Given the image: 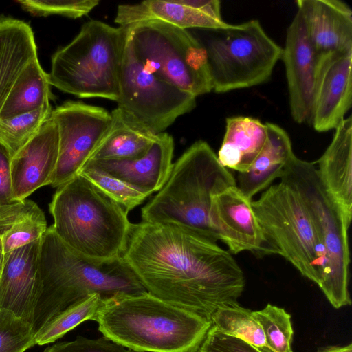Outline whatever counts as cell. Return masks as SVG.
<instances>
[{
	"label": "cell",
	"mask_w": 352,
	"mask_h": 352,
	"mask_svg": "<svg viewBox=\"0 0 352 352\" xmlns=\"http://www.w3.org/2000/svg\"><path fill=\"white\" fill-rule=\"evenodd\" d=\"M196 98L147 70L136 57L126 35L116 102L129 122L160 134L177 118L190 112L196 106Z\"/></svg>",
	"instance_id": "8fae6325"
},
{
	"label": "cell",
	"mask_w": 352,
	"mask_h": 352,
	"mask_svg": "<svg viewBox=\"0 0 352 352\" xmlns=\"http://www.w3.org/2000/svg\"><path fill=\"white\" fill-rule=\"evenodd\" d=\"M48 74L37 58L30 63L14 82L0 110L7 119L37 110L50 103Z\"/></svg>",
	"instance_id": "4316f807"
},
{
	"label": "cell",
	"mask_w": 352,
	"mask_h": 352,
	"mask_svg": "<svg viewBox=\"0 0 352 352\" xmlns=\"http://www.w3.org/2000/svg\"><path fill=\"white\" fill-rule=\"evenodd\" d=\"M41 288L32 326L36 333L71 305L92 294L102 300L147 292L121 257L99 263L76 253L47 228L41 239Z\"/></svg>",
	"instance_id": "7a4b0ae2"
},
{
	"label": "cell",
	"mask_w": 352,
	"mask_h": 352,
	"mask_svg": "<svg viewBox=\"0 0 352 352\" xmlns=\"http://www.w3.org/2000/svg\"><path fill=\"white\" fill-rule=\"evenodd\" d=\"M126 27L89 20L52 56L50 85L79 98L117 101L126 45Z\"/></svg>",
	"instance_id": "8992f818"
},
{
	"label": "cell",
	"mask_w": 352,
	"mask_h": 352,
	"mask_svg": "<svg viewBox=\"0 0 352 352\" xmlns=\"http://www.w3.org/2000/svg\"><path fill=\"white\" fill-rule=\"evenodd\" d=\"M3 255H4V254L3 252V249H2L1 243L0 241V273H1V271L2 269V265H3Z\"/></svg>",
	"instance_id": "ab89813d"
},
{
	"label": "cell",
	"mask_w": 352,
	"mask_h": 352,
	"mask_svg": "<svg viewBox=\"0 0 352 352\" xmlns=\"http://www.w3.org/2000/svg\"><path fill=\"white\" fill-rule=\"evenodd\" d=\"M281 60L285 68L292 118L298 124L309 122L318 56L298 11L287 29Z\"/></svg>",
	"instance_id": "9a60e30c"
},
{
	"label": "cell",
	"mask_w": 352,
	"mask_h": 352,
	"mask_svg": "<svg viewBox=\"0 0 352 352\" xmlns=\"http://www.w3.org/2000/svg\"><path fill=\"white\" fill-rule=\"evenodd\" d=\"M93 320L103 336L135 352H197L212 325L148 292L102 300Z\"/></svg>",
	"instance_id": "3957f363"
},
{
	"label": "cell",
	"mask_w": 352,
	"mask_h": 352,
	"mask_svg": "<svg viewBox=\"0 0 352 352\" xmlns=\"http://www.w3.org/2000/svg\"><path fill=\"white\" fill-rule=\"evenodd\" d=\"M265 124L267 139L262 150L250 168L237 175L236 186L250 199L280 178L294 155L288 133L276 124Z\"/></svg>",
	"instance_id": "44dd1931"
},
{
	"label": "cell",
	"mask_w": 352,
	"mask_h": 352,
	"mask_svg": "<svg viewBox=\"0 0 352 352\" xmlns=\"http://www.w3.org/2000/svg\"><path fill=\"white\" fill-rule=\"evenodd\" d=\"M352 104V50L318 56L309 122L318 132L335 129Z\"/></svg>",
	"instance_id": "5bb4252c"
},
{
	"label": "cell",
	"mask_w": 352,
	"mask_h": 352,
	"mask_svg": "<svg viewBox=\"0 0 352 352\" xmlns=\"http://www.w3.org/2000/svg\"><path fill=\"white\" fill-rule=\"evenodd\" d=\"M280 179L298 193L324 248L327 267L320 288L336 309L351 305L350 226L342 210L324 186L314 163L294 155Z\"/></svg>",
	"instance_id": "ba28073f"
},
{
	"label": "cell",
	"mask_w": 352,
	"mask_h": 352,
	"mask_svg": "<svg viewBox=\"0 0 352 352\" xmlns=\"http://www.w3.org/2000/svg\"><path fill=\"white\" fill-rule=\"evenodd\" d=\"M47 229L43 210L32 200L0 206V241L3 254L41 239Z\"/></svg>",
	"instance_id": "d4e9b609"
},
{
	"label": "cell",
	"mask_w": 352,
	"mask_h": 352,
	"mask_svg": "<svg viewBox=\"0 0 352 352\" xmlns=\"http://www.w3.org/2000/svg\"><path fill=\"white\" fill-rule=\"evenodd\" d=\"M261 324L268 346L275 352H293L294 331L291 315L283 308L267 304L260 311H252Z\"/></svg>",
	"instance_id": "4dcf8cb0"
},
{
	"label": "cell",
	"mask_w": 352,
	"mask_h": 352,
	"mask_svg": "<svg viewBox=\"0 0 352 352\" xmlns=\"http://www.w3.org/2000/svg\"><path fill=\"white\" fill-rule=\"evenodd\" d=\"M159 21L181 29H224L230 23L216 19L197 10L178 3L176 0H148L118 6L115 22L125 27L133 23Z\"/></svg>",
	"instance_id": "7402d4cb"
},
{
	"label": "cell",
	"mask_w": 352,
	"mask_h": 352,
	"mask_svg": "<svg viewBox=\"0 0 352 352\" xmlns=\"http://www.w3.org/2000/svg\"><path fill=\"white\" fill-rule=\"evenodd\" d=\"M78 174L87 178L129 212L141 204L148 197L146 194L89 162L85 164Z\"/></svg>",
	"instance_id": "1f68e13d"
},
{
	"label": "cell",
	"mask_w": 352,
	"mask_h": 352,
	"mask_svg": "<svg viewBox=\"0 0 352 352\" xmlns=\"http://www.w3.org/2000/svg\"><path fill=\"white\" fill-rule=\"evenodd\" d=\"M43 352H135L104 336L89 339L78 336L75 340L61 342L47 347Z\"/></svg>",
	"instance_id": "e575fe53"
},
{
	"label": "cell",
	"mask_w": 352,
	"mask_h": 352,
	"mask_svg": "<svg viewBox=\"0 0 352 352\" xmlns=\"http://www.w3.org/2000/svg\"><path fill=\"white\" fill-rule=\"evenodd\" d=\"M318 173L342 210L347 223L352 219V117L335 129L330 144L318 160Z\"/></svg>",
	"instance_id": "ffe728a7"
},
{
	"label": "cell",
	"mask_w": 352,
	"mask_h": 352,
	"mask_svg": "<svg viewBox=\"0 0 352 352\" xmlns=\"http://www.w3.org/2000/svg\"><path fill=\"white\" fill-rule=\"evenodd\" d=\"M17 3L25 11L34 16H47L59 14L76 19L89 13L96 7L98 0H19Z\"/></svg>",
	"instance_id": "836d02e7"
},
{
	"label": "cell",
	"mask_w": 352,
	"mask_h": 352,
	"mask_svg": "<svg viewBox=\"0 0 352 352\" xmlns=\"http://www.w3.org/2000/svg\"><path fill=\"white\" fill-rule=\"evenodd\" d=\"M58 238L79 255L104 263L121 258L131 224L129 211L77 175L57 188L49 205Z\"/></svg>",
	"instance_id": "5b68a950"
},
{
	"label": "cell",
	"mask_w": 352,
	"mask_h": 352,
	"mask_svg": "<svg viewBox=\"0 0 352 352\" xmlns=\"http://www.w3.org/2000/svg\"><path fill=\"white\" fill-rule=\"evenodd\" d=\"M210 320L221 333L240 338L261 352H275L268 346L263 329L252 311L238 303L219 308Z\"/></svg>",
	"instance_id": "83f0119b"
},
{
	"label": "cell",
	"mask_w": 352,
	"mask_h": 352,
	"mask_svg": "<svg viewBox=\"0 0 352 352\" xmlns=\"http://www.w3.org/2000/svg\"><path fill=\"white\" fill-rule=\"evenodd\" d=\"M308 38L317 56L352 50V10L340 0H298Z\"/></svg>",
	"instance_id": "ac0fdd59"
},
{
	"label": "cell",
	"mask_w": 352,
	"mask_h": 352,
	"mask_svg": "<svg viewBox=\"0 0 352 352\" xmlns=\"http://www.w3.org/2000/svg\"><path fill=\"white\" fill-rule=\"evenodd\" d=\"M236 182L205 141L192 144L173 164L169 177L141 209L143 222L172 226L213 242L210 220L212 196Z\"/></svg>",
	"instance_id": "277c9868"
},
{
	"label": "cell",
	"mask_w": 352,
	"mask_h": 352,
	"mask_svg": "<svg viewBox=\"0 0 352 352\" xmlns=\"http://www.w3.org/2000/svg\"><path fill=\"white\" fill-rule=\"evenodd\" d=\"M197 352H261L244 340L219 331L212 325Z\"/></svg>",
	"instance_id": "d590c367"
},
{
	"label": "cell",
	"mask_w": 352,
	"mask_h": 352,
	"mask_svg": "<svg viewBox=\"0 0 352 352\" xmlns=\"http://www.w3.org/2000/svg\"><path fill=\"white\" fill-rule=\"evenodd\" d=\"M125 27L136 57L150 72L195 97L212 91L205 49L187 30L159 21Z\"/></svg>",
	"instance_id": "9c48e42d"
},
{
	"label": "cell",
	"mask_w": 352,
	"mask_h": 352,
	"mask_svg": "<svg viewBox=\"0 0 352 352\" xmlns=\"http://www.w3.org/2000/svg\"><path fill=\"white\" fill-rule=\"evenodd\" d=\"M122 258L148 292L210 320L245 285L228 250L175 226L131 223Z\"/></svg>",
	"instance_id": "6da1fadb"
},
{
	"label": "cell",
	"mask_w": 352,
	"mask_h": 352,
	"mask_svg": "<svg viewBox=\"0 0 352 352\" xmlns=\"http://www.w3.org/2000/svg\"><path fill=\"white\" fill-rule=\"evenodd\" d=\"M102 300L99 294H92L69 307L36 333V344L52 343L82 322L93 320Z\"/></svg>",
	"instance_id": "f1b7e54d"
},
{
	"label": "cell",
	"mask_w": 352,
	"mask_h": 352,
	"mask_svg": "<svg viewBox=\"0 0 352 352\" xmlns=\"http://www.w3.org/2000/svg\"><path fill=\"white\" fill-rule=\"evenodd\" d=\"M52 112L50 103L7 119H0V145L13 157L38 133Z\"/></svg>",
	"instance_id": "f546056e"
},
{
	"label": "cell",
	"mask_w": 352,
	"mask_h": 352,
	"mask_svg": "<svg viewBox=\"0 0 352 352\" xmlns=\"http://www.w3.org/2000/svg\"><path fill=\"white\" fill-rule=\"evenodd\" d=\"M176 1L216 19L223 20L221 14V2L219 0H176Z\"/></svg>",
	"instance_id": "74e56055"
},
{
	"label": "cell",
	"mask_w": 352,
	"mask_h": 352,
	"mask_svg": "<svg viewBox=\"0 0 352 352\" xmlns=\"http://www.w3.org/2000/svg\"><path fill=\"white\" fill-rule=\"evenodd\" d=\"M41 239L5 253L0 273V308L31 324L41 288Z\"/></svg>",
	"instance_id": "2e32d148"
},
{
	"label": "cell",
	"mask_w": 352,
	"mask_h": 352,
	"mask_svg": "<svg viewBox=\"0 0 352 352\" xmlns=\"http://www.w3.org/2000/svg\"><path fill=\"white\" fill-rule=\"evenodd\" d=\"M173 151L172 136L163 132L157 135L146 153L140 157L87 162L149 197L158 192L167 181L173 164Z\"/></svg>",
	"instance_id": "d6986e66"
},
{
	"label": "cell",
	"mask_w": 352,
	"mask_h": 352,
	"mask_svg": "<svg viewBox=\"0 0 352 352\" xmlns=\"http://www.w3.org/2000/svg\"><path fill=\"white\" fill-rule=\"evenodd\" d=\"M256 219L275 254L320 286L327 267L326 253L297 191L283 181L252 201Z\"/></svg>",
	"instance_id": "52a82bcc"
},
{
	"label": "cell",
	"mask_w": 352,
	"mask_h": 352,
	"mask_svg": "<svg viewBox=\"0 0 352 352\" xmlns=\"http://www.w3.org/2000/svg\"><path fill=\"white\" fill-rule=\"evenodd\" d=\"M226 132L217 158L226 168L248 170L267 139V126L259 120L245 116L226 118Z\"/></svg>",
	"instance_id": "cb8c5ba5"
},
{
	"label": "cell",
	"mask_w": 352,
	"mask_h": 352,
	"mask_svg": "<svg viewBox=\"0 0 352 352\" xmlns=\"http://www.w3.org/2000/svg\"><path fill=\"white\" fill-rule=\"evenodd\" d=\"M201 42L206 54L212 91L225 93L249 88L270 79L283 47L266 33L259 21L212 30Z\"/></svg>",
	"instance_id": "30bf717a"
},
{
	"label": "cell",
	"mask_w": 352,
	"mask_h": 352,
	"mask_svg": "<svg viewBox=\"0 0 352 352\" xmlns=\"http://www.w3.org/2000/svg\"><path fill=\"white\" fill-rule=\"evenodd\" d=\"M11 158L0 145V206L14 202L10 170Z\"/></svg>",
	"instance_id": "8d00e7d4"
},
{
	"label": "cell",
	"mask_w": 352,
	"mask_h": 352,
	"mask_svg": "<svg viewBox=\"0 0 352 352\" xmlns=\"http://www.w3.org/2000/svg\"><path fill=\"white\" fill-rule=\"evenodd\" d=\"M59 136L58 162L50 184L59 187L78 175L111 122L102 107L67 101L52 111Z\"/></svg>",
	"instance_id": "7c38bea8"
},
{
	"label": "cell",
	"mask_w": 352,
	"mask_h": 352,
	"mask_svg": "<svg viewBox=\"0 0 352 352\" xmlns=\"http://www.w3.org/2000/svg\"><path fill=\"white\" fill-rule=\"evenodd\" d=\"M58 147V126L50 113L35 136L11 158L14 200L25 199L41 187L51 184Z\"/></svg>",
	"instance_id": "e0dca14e"
},
{
	"label": "cell",
	"mask_w": 352,
	"mask_h": 352,
	"mask_svg": "<svg viewBox=\"0 0 352 352\" xmlns=\"http://www.w3.org/2000/svg\"><path fill=\"white\" fill-rule=\"evenodd\" d=\"M252 201L236 185L214 194L210 209L211 226L232 254H275L256 219Z\"/></svg>",
	"instance_id": "4fadbf2b"
},
{
	"label": "cell",
	"mask_w": 352,
	"mask_h": 352,
	"mask_svg": "<svg viewBox=\"0 0 352 352\" xmlns=\"http://www.w3.org/2000/svg\"><path fill=\"white\" fill-rule=\"evenodd\" d=\"M36 50L28 23L0 16V110L20 73L38 58Z\"/></svg>",
	"instance_id": "603a6c76"
},
{
	"label": "cell",
	"mask_w": 352,
	"mask_h": 352,
	"mask_svg": "<svg viewBox=\"0 0 352 352\" xmlns=\"http://www.w3.org/2000/svg\"><path fill=\"white\" fill-rule=\"evenodd\" d=\"M111 122L89 160H122L144 155L158 135L129 122L117 107L111 112Z\"/></svg>",
	"instance_id": "484cf974"
},
{
	"label": "cell",
	"mask_w": 352,
	"mask_h": 352,
	"mask_svg": "<svg viewBox=\"0 0 352 352\" xmlns=\"http://www.w3.org/2000/svg\"><path fill=\"white\" fill-rule=\"evenodd\" d=\"M32 324L0 308V352H25L36 344Z\"/></svg>",
	"instance_id": "d6a6232c"
},
{
	"label": "cell",
	"mask_w": 352,
	"mask_h": 352,
	"mask_svg": "<svg viewBox=\"0 0 352 352\" xmlns=\"http://www.w3.org/2000/svg\"><path fill=\"white\" fill-rule=\"evenodd\" d=\"M317 352H352V344L346 346H328L319 349Z\"/></svg>",
	"instance_id": "f35d334b"
}]
</instances>
